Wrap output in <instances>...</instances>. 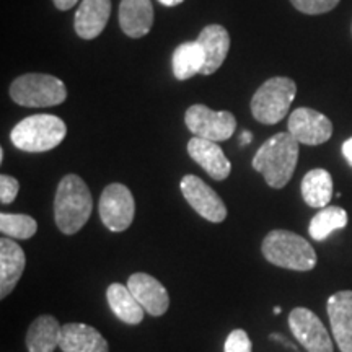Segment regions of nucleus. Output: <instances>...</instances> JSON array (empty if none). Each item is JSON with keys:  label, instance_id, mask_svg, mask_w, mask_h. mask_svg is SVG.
<instances>
[{"label": "nucleus", "instance_id": "7ed1b4c3", "mask_svg": "<svg viewBox=\"0 0 352 352\" xmlns=\"http://www.w3.org/2000/svg\"><path fill=\"white\" fill-rule=\"evenodd\" d=\"M263 256L274 266L290 271H311L316 266L314 246L297 233L272 230L263 240Z\"/></svg>", "mask_w": 352, "mask_h": 352}, {"label": "nucleus", "instance_id": "393cba45", "mask_svg": "<svg viewBox=\"0 0 352 352\" xmlns=\"http://www.w3.org/2000/svg\"><path fill=\"white\" fill-rule=\"evenodd\" d=\"M36 220L25 214H0V232L8 239L28 240L36 233Z\"/></svg>", "mask_w": 352, "mask_h": 352}, {"label": "nucleus", "instance_id": "9d476101", "mask_svg": "<svg viewBox=\"0 0 352 352\" xmlns=\"http://www.w3.org/2000/svg\"><path fill=\"white\" fill-rule=\"evenodd\" d=\"M182 192L188 204L201 215L202 219L212 223L223 222L227 217V208L220 196L214 191L209 184H206L201 178L195 175L183 176L179 183Z\"/></svg>", "mask_w": 352, "mask_h": 352}, {"label": "nucleus", "instance_id": "4be33fe9", "mask_svg": "<svg viewBox=\"0 0 352 352\" xmlns=\"http://www.w3.org/2000/svg\"><path fill=\"white\" fill-rule=\"evenodd\" d=\"M303 201L310 208H327L333 197V176L323 168L310 170L302 179Z\"/></svg>", "mask_w": 352, "mask_h": 352}, {"label": "nucleus", "instance_id": "4468645a", "mask_svg": "<svg viewBox=\"0 0 352 352\" xmlns=\"http://www.w3.org/2000/svg\"><path fill=\"white\" fill-rule=\"evenodd\" d=\"M188 153L215 182H223L230 175V160L226 157V153H223L217 142L192 138L188 142Z\"/></svg>", "mask_w": 352, "mask_h": 352}, {"label": "nucleus", "instance_id": "c756f323", "mask_svg": "<svg viewBox=\"0 0 352 352\" xmlns=\"http://www.w3.org/2000/svg\"><path fill=\"white\" fill-rule=\"evenodd\" d=\"M78 0H54V6L56 8H59V10H70L74 6H77Z\"/></svg>", "mask_w": 352, "mask_h": 352}, {"label": "nucleus", "instance_id": "dca6fc26", "mask_svg": "<svg viewBox=\"0 0 352 352\" xmlns=\"http://www.w3.org/2000/svg\"><path fill=\"white\" fill-rule=\"evenodd\" d=\"M59 347L63 352H109L103 334L83 323L63 324Z\"/></svg>", "mask_w": 352, "mask_h": 352}, {"label": "nucleus", "instance_id": "423d86ee", "mask_svg": "<svg viewBox=\"0 0 352 352\" xmlns=\"http://www.w3.org/2000/svg\"><path fill=\"white\" fill-rule=\"evenodd\" d=\"M10 96L20 107L47 108L64 103L67 88L50 74H25L12 82Z\"/></svg>", "mask_w": 352, "mask_h": 352}, {"label": "nucleus", "instance_id": "20e7f679", "mask_svg": "<svg viewBox=\"0 0 352 352\" xmlns=\"http://www.w3.org/2000/svg\"><path fill=\"white\" fill-rule=\"evenodd\" d=\"M67 135V126L54 114H33L25 118L10 132L16 148L30 153L47 152L56 148Z\"/></svg>", "mask_w": 352, "mask_h": 352}, {"label": "nucleus", "instance_id": "5701e85b", "mask_svg": "<svg viewBox=\"0 0 352 352\" xmlns=\"http://www.w3.org/2000/svg\"><path fill=\"white\" fill-rule=\"evenodd\" d=\"M204 67V52L197 41L183 43L173 52V74L178 80H188Z\"/></svg>", "mask_w": 352, "mask_h": 352}, {"label": "nucleus", "instance_id": "0eeeda50", "mask_svg": "<svg viewBox=\"0 0 352 352\" xmlns=\"http://www.w3.org/2000/svg\"><path fill=\"white\" fill-rule=\"evenodd\" d=\"M188 129L201 138L212 142L228 140L236 129V120L230 111H214L206 104H192L184 114Z\"/></svg>", "mask_w": 352, "mask_h": 352}, {"label": "nucleus", "instance_id": "2f4dec72", "mask_svg": "<svg viewBox=\"0 0 352 352\" xmlns=\"http://www.w3.org/2000/svg\"><path fill=\"white\" fill-rule=\"evenodd\" d=\"M158 2L164 3V6H166V7H176V6H179V3H183L184 0H158Z\"/></svg>", "mask_w": 352, "mask_h": 352}, {"label": "nucleus", "instance_id": "1a4fd4ad", "mask_svg": "<svg viewBox=\"0 0 352 352\" xmlns=\"http://www.w3.org/2000/svg\"><path fill=\"white\" fill-rule=\"evenodd\" d=\"M289 327L294 338L307 352H333V341L328 329L308 308H294L289 315Z\"/></svg>", "mask_w": 352, "mask_h": 352}, {"label": "nucleus", "instance_id": "f03ea898", "mask_svg": "<svg viewBox=\"0 0 352 352\" xmlns=\"http://www.w3.org/2000/svg\"><path fill=\"white\" fill-rule=\"evenodd\" d=\"M94 210V197L85 182L77 175L60 179L54 199L56 226L65 235H74L85 226Z\"/></svg>", "mask_w": 352, "mask_h": 352}, {"label": "nucleus", "instance_id": "a211bd4d", "mask_svg": "<svg viewBox=\"0 0 352 352\" xmlns=\"http://www.w3.org/2000/svg\"><path fill=\"white\" fill-rule=\"evenodd\" d=\"M25 252L19 243L3 236L0 240V298H6L19 284L25 271Z\"/></svg>", "mask_w": 352, "mask_h": 352}, {"label": "nucleus", "instance_id": "aec40b11", "mask_svg": "<svg viewBox=\"0 0 352 352\" xmlns=\"http://www.w3.org/2000/svg\"><path fill=\"white\" fill-rule=\"evenodd\" d=\"M60 333L63 327L54 316H38L26 333V347L30 352H54L60 342Z\"/></svg>", "mask_w": 352, "mask_h": 352}, {"label": "nucleus", "instance_id": "f257e3e1", "mask_svg": "<svg viewBox=\"0 0 352 352\" xmlns=\"http://www.w3.org/2000/svg\"><path fill=\"white\" fill-rule=\"evenodd\" d=\"M298 144L290 132L267 139L253 157V168L274 189H283L292 179L298 160Z\"/></svg>", "mask_w": 352, "mask_h": 352}, {"label": "nucleus", "instance_id": "39448f33", "mask_svg": "<svg viewBox=\"0 0 352 352\" xmlns=\"http://www.w3.org/2000/svg\"><path fill=\"white\" fill-rule=\"evenodd\" d=\"M297 95V85L289 77H272L254 91L252 114L261 124H277L287 116Z\"/></svg>", "mask_w": 352, "mask_h": 352}, {"label": "nucleus", "instance_id": "a878e982", "mask_svg": "<svg viewBox=\"0 0 352 352\" xmlns=\"http://www.w3.org/2000/svg\"><path fill=\"white\" fill-rule=\"evenodd\" d=\"M290 3L307 15H320V13L331 12L340 3V0H290Z\"/></svg>", "mask_w": 352, "mask_h": 352}, {"label": "nucleus", "instance_id": "2eb2a0df", "mask_svg": "<svg viewBox=\"0 0 352 352\" xmlns=\"http://www.w3.org/2000/svg\"><path fill=\"white\" fill-rule=\"evenodd\" d=\"M204 52V67L202 76L217 72L230 51V34L222 25H208L196 38Z\"/></svg>", "mask_w": 352, "mask_h": 352}, {"label": "nucleus", "instance_id": "f8f14e48", "mask_svg": "<svg viewBox=\"0 0 352 352\" xmlns=\"http://www.w3.org/2000/svg\"><path fill=\"white\" fill-rule=\"evenodd\" d=\"M127 287L142 305L145 314L152 316H162L166 314L170 307L168 292H166L164 284L157 280L155 277L145 274V272H135L127 280Z\"/></svg>", "mask_w": 352, "mask_h": 352}, {"label": "nucleus", "instance_id": "cd10ccee", "mask_svg": "<svg viewBox=\"0 0 352 352\" xmlns=\"http://www.w3.org/2000/svg\"><path fill=\"white\" fill-rule=\"evenodd\" d=\"M20 191V183L10 175L0 176V202L3 206L12 204Z\"/></svg>", "mask_w": 352, "mask_h": 352}, {"label": "nucleus", "instance_id": "9b49d317", "mask_svg": "<svg viewBox=\"0 0 352 352\" xmlns=\"http://www.w3.org/2000/svg\"><path fill=\"white\" fill-rule=\"evenodd\" d=\"M298 144L320 145L333 135V124L324 114L311 108H297L289 116V131Z\"/></svg>", "mask_w": 352, "mask_h": 352}, {"label": "nucleus", "instance_id": "ddd939ff", "mask_svg": "<svg viewBox=\"0 0 352 352\" xmlns=\"http://www.w3.org/2000/svg\"><path fill=\"white\" fill-rule=\"evenodd\" d=\"M333 336L341 352H352V290H341L328 300Z\"/></svg>", "mask_w": 352, "mask_h": 352}, {"label": "nucleus", "instance_id": "c85d7f7f", "mask_svg": "<svg viewBox=\"0 0 352 352\" xmlns=\"http://www.w3.org/2000/svg\"><path fill=\"white\" fill-rule=\"evenodd\" d=\"M342 155H344L347 164L352 166V138H349L342 144Z\"/></svg>", "mask_w": 352, "mask_h": 352}, {"label": "nucleus", "instance_id": "6ab92c4d", "mask_svg": "<svg viewBox=\"0 0 352 352\" xmlns=\"http://www.w3.org/2000/svg\"><path fill=\"white\" fill-rule=\"evenodd\" d=\"M153 25L151 0H121L120 26L129 38H142Z\"/></svg>", "mask_w": 352, "mask_h": 352}, {"label": "nucleus", "instance_id": "7c9ffc66", "mask_svg": "<svg viewBox=\"0 0 352 352\" xmlns=\"http://www.w3.org/2000/svg\"><path fill=\"white\" fill-rule=\"evenodd\" d=\"M252 139H253L252 132H250V131H243V132H241V135H240V142H241V144L248 145L250 142H252Z\"/></svg>", "mask_w": 352, "mask_h": 352}, {"label": "nucleus", "instance_id": "412c9836", "mask_svg": "<svg viewBox=\"0 0 352 352\" xmlns=\"http://www.w3.org/2000/svg\"><path fill=\"white\" fill-rule=\"evenodd\" d=\"M107 298L109 308L113 314L118 316L126 324H139L142 323L145 310L138 302V298L132 296L127 285L111 284L107 290Z\"/></svg>", "mask_w": 352, "mask_h": 352}, {"label": "nucleus", "instance_id": "6e6552de", "mask_svg": "<svg viewBox=\"0 0 352 352\" xmlns=\"http://www.w3.org/2000/svg\"><path fill=\"white\" fill-rule=\"evenodd\" d=\"M135 214L134 196L121 183H111L103 189L100 197V217L111 232H124L131 227Z\"/></svg>", "mask_w": 352, "mask_h": 352}, {"label": "nucleus", "instance_id": "bb28decb", "mask_svg": "<svg viewBox=\"0 0 352 352\" xmlns=\"http://www.w3.org/2000/svg\"><path fill=\"white\" fill-rule=\"evenodd\" d=\"M226 352H253V344L245 329H233L226 340Z\"/></svg>", "mask_w": 352, "mask_h": 352}, {"label": "nucleus", "instance_id": "f3484780", "mask_svg": "<svg viewBox=\"0 0 352 352\" xmlns=\"http://www.w3.org/2000/svg\"><path fill=\"white\" fill-rule=\"evenodd\" d=\"M111 15V0H82L76 13V33L83 39L98 38Z\"/></svg>", "mask_w": 352, "mask_h": 352}, {"label": "nucleus", "instance_id": "473e14b6", "mask_svg": "<svg viewBox=\"0 0 352 352\" xmlns=\"http://www.w3.org/2000/svg\"><path fill=\"white\" fill-rule=\"evenodd\" d=\"M272 311H274V315H280V311H283V308H280V307H274V310H272Z\"/></svg>", "mask_w": 352, "mask_h": 352}, {"label": "nucleus", "instance_id": "b1692460", "mask_svg": "<svg viewBox=\"0 0 352 352\" xmlns=\"http://www.w3.org/2000/svg\"><path fill=\"white\" fill-rule=\"evenodd\" d=\"M347 212L340 206H327L311 219L308 226V233L316 241L327 240L334 230H340L347 226Z\"/></svg>", "mask_w": 352, "mask_h": 352}]
</instances>
